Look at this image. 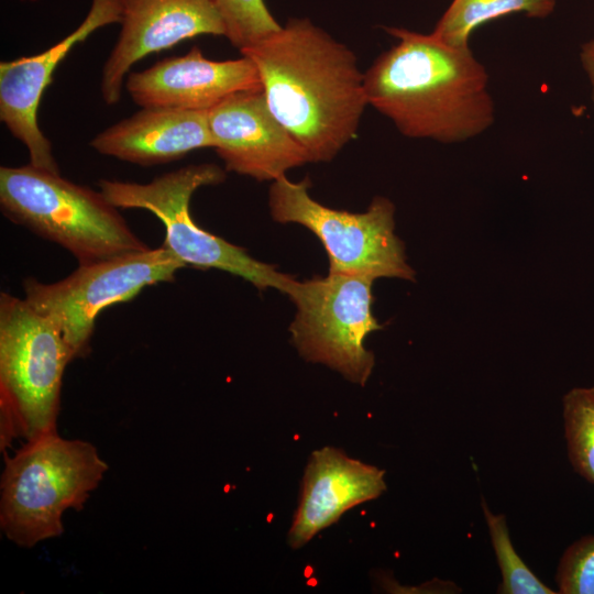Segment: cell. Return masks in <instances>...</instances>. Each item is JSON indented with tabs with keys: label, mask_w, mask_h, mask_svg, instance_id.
<instances>
[{
	"label": "cell",
	"mask_w": 594,
	"mask_h": 594,
	"mask_svg": "<svg viewBox=\"0 0 594 594\" xmlns=\"http://www.w3.org/2000/svg\"><path fill=\"white\" fill-rule=\"evenodd\" d=\"M224 179L221 167L204 163L166 173L147 184L101 179L98 186L118 209H144L156 216L165 227L161 246L185 265L221 270L242 277L257 289L274 288L285 294L293 276L253 258L243 248L204 230L194 221L189 208L194 193Z\"/></svg>",
	"instance_id": "6"
},
{
	"label": "cell",
	"mask_w": 594,
	"mask_h": 594,
	"mask_svg": "<svg viewBox=\"0 0 594 594\" xmlns=\"http://www.w3.org/2000/svg\"><path fill=\"white\" fill-rule=\"evenodd\" d=\"M122 1L121 32L101 73L100 91L109 106L120 101L125 76L145 56L202 34L226 36L212 0Z\"/></svg>",
	"instance_id": "12"
},
{
	"label": "cell",
	"mask_w": 594,
	"mask_h": 594,
	"mask_svg": "<svg viewBox=\"0 0 594 594\" xmlns=\"http://www.w3.org/2000/svg\"><path fill=\"white\" fill-rule=\"evenodd\" d=\"M258 72L270 110L306 152L329 162L352 140L367 105L354 53L307 19L240 51Z\"/></svg>",
	"instance_id": "1"
},
{
	"label": "cell",
	"mask_w": 594,
	"mask_h": 594,
	"mask_svg": "<svg viewBox=\"0 0 594 594\" xmlns=\"http://www.w3.org/2000/svg\"><path fill=\"white\" fill-rule=\"evenodd\" d=\"M0 206L8 219L59 244L79 265L150 249L101 191L31 164L0 168Z\"/></svg>",
	"instance_id": "4"
},
{
	"label": "cell",
	"mask_w": 594,
	"mask_h": 594,
	"mask_svg": "<svg viewBox=\"0 0 594 594\" xmlns=\"http://www.w3.org/2000/svg\"><path fill=\"white\" fill-rule=\"evenodd\" d=\"M310 180L292 182L286 175L272 182L268 206L280 223H298L322 243L329 272L415 280L405 245L395 234V206L375 197L367 210L353 213L319 204L309 195Z\"/></svg>",
	"instance_id": "7"
},
{
	"label": "cell",
	"mask_w": 594,
	"mask_h": 594,
	"mask_svg": "<svg viewBox=\"0 0 594 594\" xmlns=\"http://www.w3.org/2000/svg\"><path fill=\"white\" fill-rule=\"evenodd\" d=\"M397 43L364 74L367 105L405 136L458 143L485 132L495 120L488 75L470 46L387 28Z\"/></svg>",
	"instance_id": "2"
},
{
	"label": "cell",
	"mask_w": 594,
	"mask_h": 594,
	"mask_svg": "<svg viewBox=\"0 0 594 594\" xmlns=\"http://www.w3.org/2000/svg\"><path fill=\"white\" fill-rule=\"evenodd\" d=\"M124 86L142 108L184 110H209L234 92L262 87L256 66L249 57L211 61L198 46L185 55L128 74Z\"/></svg>",
	"instance_id": "13"
},
{
	"label": "cell",
	"mask_w": 594,
	"mask_h": 594,
	"mask_svg": "<svg viewBox=\"0 0 594 594\" xmlns=\"http://www.w3.org/2000/svg\"><path fill=\"white\" fill-rule=\"evenodd\" d=\"M580 62L590 81L594 101V38L582 44Z\"/></svg>",
	"instance_id": "21"
},
{
	"label": "cell",
	"mask_w": 594,
	"mask_h": 594,
	"mask_svg": "<svg viewBox=\"0 0 594 594\" xmlns=\"http://www.w3.org/2000/svg\"><path fill=\"white\" fill-rule=\"evenodd\" d=\"M482 510L487 525L492 547L501 572L497 593L501 594H556L528 568L512 542L506 518L493 513L484 499Z\"/></svg>",
	"instance_id": "18"
},
{
	"label": "cell",
	"mask_w": 594,
	"mask_h": 594,
	"mask_svg": "<svg viewBox=\"0 0 594 594\" xmlns=\"http://www.w3.org/2000/svg\"><path fill=\"white\" fill-rule=\"evenodd\" d=\"M122 0H92L84 21L69 35L46 51L0 63V119L28 148L30 164L59 173L52 144L41 131L37 110L53 73L70 50L99 28L121 23Z\"/></svg>",
	"instance_id": "10"
},
{
	"label": "cell",
	"mask_w": 594,
	"mask_h": 594,
	"mask_svg": "<svg viewBox=\"0 0 594 594\" xmlns=\"http://www.w3.org/2000/svg\"><path fill=\"white\" fill-rule=\"evenodd\" d=\"M213 148L227 170L275 180L309 163L306 152L270 110L261 88L234 92L208 110Z\"/></svg>",
	"instance_id": "11"
},
{
	"label": "cell",
	"mask_w": 594,
	"mask_h": 594,
	"mask_svg": "<svg viewBox=\"0 0 594 594\" xmlns=\"http://www.w3.org/2000/svg\"><path fill=\"white\" fill-rule=\"evenodd\" d=\"M385 491L384 470L350 458L341 449L315 450L305 468L299 503L287 534L288 546H306L346 510L376 499Z\"/></svg>",
	"instance_id": "14"
},
{
	"label": "cell",
	"mask_w": 594,
	"mask_h": 594,
	"mask_svg": "<svg viewBox=\"0 0 594 594\" xmlns=\"http://www.w3.org/2000/svg\"><path fill=\"white\" fill-rule=\"evenodd\" d=\"M184 266L176 255L160 246L79 265L56 283L26 278L24 298L57 327L75 360L89 353L100 311L132 299L148 285L173 280Z\"/></svg>",
	"instance_id": "9"
},
{
	"label": "cell",
	"mask_w": 594,
	"mask_h": 594,
	"mask_svg": "<svg viewBox=\"0 0 594 594\" xmlns=\"http://www.w3.org/2000/svg\"><path fill=\"white\" fill-rule=\"evenodd\" d=\"M556 583L558 593L594 594V536H584L565 549Z\"/></svg>",
	"instance_id": "20"
},
{
	"label": "cell",
	"mask_w": 594,
	"mask_h": 594,
	"mask_svg": "<svg viewBox=\"0 0 594 594\" xmlns=\"http://www.w3.org/2000/svg\"><path fill=\"white\" fill-rule=\"evenodd\" d=\"M373 282L363 275L329 272L304 282L293 278L285 293L296 307L289 330L298 353L361 386L375 364L364 341L382 329L372 312Z\"/></svg>",
	"instance_id": "8"
},
{
	"label": "cell",
	"mask_w": 594,
	"mask_h": 594,
	"mask_svg": "<svg viewBox=\"0 0 594 594\" xmlns=\"http://www.w3.org/2000/svg\"><path fill=\"white\" fill-rule=\"evenodd\" d=\"M90 145L98 153L152 166L213 147L208 110L142 108L97 134Z\"/></svg>",
	"instance_id": "15"
},
{
	"label": "cell",
	"mask_w": 594,
	"mask_h": 594,
	"mask_svg": "<svg viewBox=\"0 0 594 594\" xmlns=\"http://www.w3.org/2000/svg\"><path fill=\"white\" fill-rule=\"evenodd\" d=\"M556 4L557 0H453L432 34L451 46H469L472 32L482 24L513 13L543 19Z\"/></svg>",
	"instance_id": "16"
},
{
	"label": "cell",
	"mask_w": 594,
	"mask_h": 594,
	"mask_svg": "<svg viewBox=\"0 0 594 594\" xmlns=\"http://www.w3.org/2000/svg\"><path fill=\"white\" fill-rule=\"evenodd\" d=\"M562 417L572 468L594 484V386L569 391L562 398Z\"/></svg>",
	"instance_id": "17"
},
{
	"label": "cell",
	"mask_w": 594,
	"mask_h": 594,
	"mask_svg": "<svg viewBox=\"0 0 594 594\" xmlns=\"http://www.w3.org/2000/svg\"><path fill=\"white\" fill-rule=\"evenodd\" d=\"M73 354L57 327L25 298L0 294L1 450L57 431L62 381Z\"/></svg>",
	"instance_id": "5"
},
{
	"label": "cell",
	"mask_w": 594,
	"mask_h": 594,
	"mask_svg": "<svg viewBox=\"0 0 594 594\" xmlns=\"http://www.w3.org/2000/svg\"><path fill=\"white\" fill-rule=\"evenodd\" d=\"M226 28V37L239 51L251 47L282 25L274 19L264 0H212Z\"/></svg>",
	"instance_id": "19"
},
{
	"label": "cell",
	"mask_w": 594,
	"mask_h": 594,
	"mask_svg": "<svg viewBox=\"0 0 594 594\" xmlns=\"http://www.w3.org/2000/svg\"><path fill=\"white\" fill-rule=\"evenodd\" d=\"M107 470L108 464L90 442L65 439L57 431L26 440L4 459L2 532L25 548L59 537L63 514L80 510Z\"/></svg>",
	"instance_id": "3"
}]
</instances>
